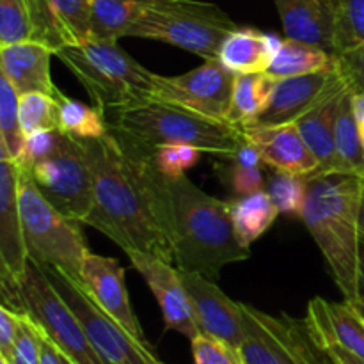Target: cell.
Here are the masks:
<instances>
[{"mask_svg": "<svg viewBox=\"0 0 364 364\" xmlns=\"http://www.w3.org/2000/svg\"><path fill=\"white\" fill-rule=\"evenodd\" d=\"M124 267L116 258L89 252L80 269V281L96 304L109 313L119 326L141 343L149 345L137 315L132 308L130 295L124 284Z\"/></svg>", "mask_w": 364, "mask_h": 364, "instance_id": "15", "label": "cell"}, {"mask_svg": "<svg viewBox=\"0 0 364 364\" xmlns=\"http://www.w3.org/2000/svg\"><path fill=\"white\" fill-rule=\"evenodd\" d=\"M60 297L64 299L78 322L84 327L92 347L109 364H155L156 355L151 345L135 340L123 326L103 311L87 294L80 279L60 270H45Z\"/></svg>", "mask_w": 364, "mask_h": 364, "instance_id": "11", "label": "cell"}, {"mask_svg": "<svg viewBox=\"0 0 364 364\" xmlns=\"http://www.w3.org/2000/svg\"><path fill=\"white\" fill-rule=\"evenodd\" d=\"M45 6L63 46L91 38V0H45Z\"/></svg>", "mask_w": 364, "mask_h": 364, "instance_id": "31", "label": "cell"}, {"mask_svg": "<svg viewBox=\"0 0 364 364\" xmlns=\"http://www.w3.org/2000/svg\"><path fill=\"white\" fill-rule=\"evenodd\" d=\"M348 85H350V82L343 73V78L327 92L326 98L316 103L308 114H304L297 121L299 130H301L306 144L318 160L316 174H326L334 171V130H336L338 109H340L341 98H343Z\"/></svg>", "mask_w": 364, "mask_h": 364, "instance_id": "21", "label": "cell"}, {"mask_svg": "<svg viewBox=\"0 0 364 364\" xmlns=\"http://www.w3.org/2000/svg\"><path fill=\"white\" fill-rule=\"evenodd\" d=\"M343 78L340 64L331 70L301 77L281 78L274 82L269 105L258 121L252 124H284L297 123L316 103L322 102L327 92Z\"/></svg>", "mask_w": 364, "mask_h": 364, "instance_id": "17", "label": "cell"}, {"mask_svg": "<svg viewBox=\"0 0 364 364\" xmlns=\"http://www.w3.org/2000/svg\"><path fill=\"white\" fill-rule=\"evenodd\" d=\"M327 352L331 359H333L334 364H364V361H361L359 358H355L354 354L350 352L343 350V348H338V347H327L323 348Z\"/></svg>", "mask_w": 364, "mask_h": 364, "instance_id": "46", "label": "cell"}, {"mask_svg": "<svg viewBox=\"0 0 364 364\" xmlns=\"http://www.w3.org/2000/svg\"><path fill=\"white\" fill-rule=\"evenodd\" d=\"M274 4L287 38L311 43L334 53V18L327 7L316 0H274Z\"/></svg>", "mask_w": 364, "mask_h": 364, "instance_id": "23", "label": "cell"}, {"mask_svg": "<svg viewBox=\"0 0 364 364\" xmlns=\"http://www.w3.org/2000/svg\"><path fill=\"white\" fill-rule=\"evenodd\" d=\"M316 2L322 4L323 7H327V9L331 11V13H334V9H336V4L338 0H316Z\"/></svg>", "mask_w": 364, "mask_h": 364, "instance_id": "48", "label": "cell"}, {"mask_svg": "<svg viewBox=\"0 0 364 364\" xmlns=\"http://www.w3.org/2000/svg\"><path fill=\"white\" fill-rule=\"evenodd\" d=\"M55 55L102 112L153 98L156 73L146 70L117 41L87 38L63 46Z\"/></svg>", "mask_w": 364, "mask_h": 364, "instance_id": "5", "label": "cell"}, {"mask_svg": "<svg viewBox=\"0 0 364 364\" xmlns=\"http://www.w3.org/2000/svg\"><path fill=\"white\" fill-rule=\"evenodd\" d=\"M220 180L226 183L231 194L237 198L255 194V192L265 191V178H263L262 167H247L242 164L226 160V166H217Z\"/></svg>", "mask_w": 364, "mask_h": 364, "instance_id": "37", "label": "cell"}, {"mask_svg": "<svg viewBox=\"0 0 364 364\" xmlns=\"http://www.w3.org/2000/svg\"><path fill=\"white\" fill-rule=\"evenodd\" d=\"M245 338L240 352L245 364H334L309 333L306 318L269 313L242 304Z\"/></svg>", "mask_w": 364, "mask_h": 364, "instance_id": "9", "label": "cell"}, {"mask_svg": "<svg viewBox=\"0 0 364 364\" xmlns=\"http://www.w3.org/2000/svg\"><path fill=\"white\" fill-rule=\"evenodd\" d=\"M139 162L155 192L176 269L217 281L224 267L251 256L235 235L231 201L206 194L187 176H166L151 160Z\"/></svg>", "mask_w": 364, "mask_h": 364, "instance_id": "2", "label": "cell"}, {"mask_svg": "<svg viewBox=\"0 0 364 364\" xmlns=\"http://www.w3.org/2000/svg\"><path fill=\"white\" fill-rule=\"evenodd\" d=\"M23 134L38 130H59V98L46 92L20 95L18 102Z\"/></svg>", "mask_w": 364, "mask_h": 364, "instance_id": "33", "label": "cell"}, {"mask_svg": "<svg viewBox=\"0 0 364 364\" xmlns=\"http://www.w3.org/2000/svg\"><path fill=\"white\" fill-rule=\"evenodd\" d=\"M347 302H350L352 308H354L355 311H358V315L361 316L363 322H364V294L359 295V297L352 299V301H347Z\"/></svg>", "mask_w": 364, "mask_h": 364, "instance_id": "47", "label": "cell"}, {"mask_svg": "<svg viewBox=\"0 0 364 364\" xmlns=\"http://www.w3.org/2000/svg\"><path fill=\"white\" fill-rule=\"evenodd\" d=\"M308 192L301 219L318 245L343 301L363 295L359 215L364 178L326 173L306 178Z\"/></svg>", "mask_w": 364, "mask_h": 364, "instance_id": "3", "label": "cell"}, {"mask_svg": "<svg viewBox=\"0 0 364 364\" xmlns=\"http://www.w3.org/2000/svg\"><path fill=\"white\" fill-rule=\"evenodd\" d=\"M274 82L267 73H238L226 119L240 128L256 123L269 105Z\"/></svg>", "mask_w": 364, "mask_h": 364, "instance_id": "27", "label": "cell"}, {"mask_svg": "<svg viewBox=\"0 0 364 364\" xmlns=\"http://www.w3.org/2000/svg\"><path fill=\"white\" fill-rule=\"evenodd\" d=\"M39 345H41V358H39V364H64L59 348L50 341V338L46 336L41 329H39Z\"/></svg>", "mask_w": 364, "mask_h": 364, "instance_id": "44", "label": "cell"}, {"mask_svg": "<svg viewBox=\"0 0 364 364\" xmlns=\"http://www.w3.org/2000/svg\"><path fill=\"white\" fill-rule=\"evenodd\" d=\"M338 64L355 91H364V46L338 55Z\"/></svg>", "mask_w": 364, "mask_h": 364, "instance_id": "42", "label": "cell"}, {"mask_svg": "<svg viewBox=\"0 0 364 364\" xmlns=\"http://www.w3.org/2000/svg\"><path fill=\"white\" fill-rule=\"evenodd\" d=\"M242 134L262 155L263 164L274 171L313 176L318 171V160L306 144L297 123L247 124Z\"/></svg>", "mask_w": 364, "mask_h": 364, "instance_id": "18", "label": "cell"}, {"mask_svg": "<svg viewBox=\"0 0 364 364\" xmlns=\"http://www.w3.org/2000/svg\"><path fill=\"white\" fill-rule=\"evenodd\" d=\"M203 151L191 144H166L155 149L149 160L166 176H185L201 160Z\"/></svg>", "mask_w": 364, "mask_h": 364, "instance_id": "36", "label": "cell"}, {"mask_svg": "<svg viewBox=\"0 0 364 364\" xmlns=\"http://www.w3.org/2000/svg\"><path fill=\"white\" fill-rule=\"evenodd\" d=\"M25 169L53 208L84 224L92 206V171L84 141L63 134L52 155Z\"/></svg>", "mask_w": 364, "mask_h": 364, "instance_id": "10", "label": "cell"}, {"mask_svg": "<svg viewBox=\"0 0 364 364\" xmlns=\"http://www.w3.org/2000/svg\"><path fill=\"white\" fill-rule=\"evenodd\" d=\"M352 105H354L355 123H358V132H359V137H361V144L364 149V91H355L354 89V95H352Z\"/></svg>", "mask_w": 364, "mask_h": 364, "instance_id": "45", "label": "cell"}, {"mask_svg": "<svg viewBox=\"0 0 364 364\" xmlns=\"http://www.w3.org/2000/svg\"><path fill=\"white\" fill-rule=\"evenodd\" d=\"M59 130L80 141L100 139L109 134L105 114L98 107L85 105L59 92Z\"/></svg>", "mask_w": 364, "mask_h": 364, "instance_id": "30", "label": "cell"}, {"mask_svg": "<svg viewBox=\"0 0 364 364\" xmlns=\"http://www.w3.org/2000/svg\"><path fill=\"white\" fill-rule=\"evenodd\" d=\"M334 53L341 55L364 46V0H338L333 13Z\"/></svg>", "mask_w": 364, "mask_h": 364, "instance_id": "32", "label": "cell"}, {"mask_svg": "<svg viewBox=\"0 0 364 364\" xmlns=\"http://www.w3.org/2000/svg\"><path fill=\"white\" fill-rule=\"evenodd\" d=\"M191 345L194 364H245L240 348L208 334L201 333L191 340Z\"/></svg>", "mask_w": 364, "mask_h": 364, "instance_id": "38", "label": "cell"}, {"mask_svg": "<svg viewBox=\"0 0 364 364\" xmlns=\"http://www.w3.org/2000/svg\"><path fill=\"white\" fill-rule=\"evenodd\" d=\"M2 358V355H0ZM41 358V345H39V329L31 316L21 313L20 327H18L16 340H14L13 354L7 359L11 364H39Z\"/></svg>", "mask_w": 364, "mask_h": 364, "instance_id": "39", "label": "cell"}, {"mask_svg": "<svg viewBox=\"0 0 364 364\" xmlns=\"http://www.w3.org/2000/svg\"><path fill=\"white\" fill-rule=\"evenodd\" d=\"M2 304L31 316L32 322L75 364H109L92 347L84 327L64 302L48 274L32 262L16 283H0Z\"/></svg>", "mask_w": 364, "mask_h": 364, "instance_id": "8", "label": "cell"}, {"mask_svg": "<svg viewBox=\"0 0 364 364\" xmlns=\"http://www.w3.org/2000/svg\"><path fill=\"white\" fill-rule=\"evenodd\" d=\"M92 171V206L84 224L102 231L124 252L174 263L155 192L141 162L110 134L84 141Z\"/></svg>", "mask_w": 364, "mask_h": 364, "instance_id": "1", "label": "cell"}, {"mask_svg": "<svg viewBox=\"0 0 364 364\" xmlns=\"http://www.w3.org/2000/svg\"><path fill=\"white\" fill-rule=\"evenodd\" d=\"M52 55L55 52L39 41L0 45V73L9 78L18 95L46 92L59 96L60 89L53 84L50 73Z\"/></svg>", "mask_w": 364, "mask_h": 364, "instance_id": "20", "label": "cell"}, {"mask_svg": "<svg viewBox=\"0 0 364 364\" xmlns=\"http://www.w3.org/2000/svg\"><path fill=\"white\" fill-rule=\"evenodd\" d=\"M63 139V132L60 130H38L32 132L25 139V151L23 159L20 160V166L31 167L32 164L38 160L45 159V156L52 155L60 144Z\"/></svg>", "mask_w": 364, "mask_h": 364, "instance_id": "40", "label": "cell"}, {"mask_svg": "<svg viewBox=\"0 0 364 364\" xmlns=\"http://www.w3.org/2000/svg\"><path fill=\"white\" fill-rule=\"evenodd\" d=\"M20 95L9 78L0 73V156L20 162L23 159L25 139L18 110Z\"/></svg>", "mask_w": 364, "mask_h": 364, "instance_id": "29", "label": "cell"}, {"mask_svg": "<svg viewBox=\"0 0 364 364\" xmlns=\"http://www.w3.org/2000/svg\"><path fill=\"white\" fill-rule=\"evenodd\" d=\"M279 210L267 191L242 196L231 201V220L237 240L251 249L262 235H265L276 223Z\"/></svg>", "mask_w": 364, "mask_h": 364, "instance_id": "25", "label": "cell"}, {"mask_svg": "<svg viewBox=\"0 0 364 364\" xmlns=\"http://www.w3.org/2000/svg\"><path fill=\"white\" fill-rule=\"evenodd\" d=\"M0 364H11L6 358H0Z\"/></svg>", "mask_w": 364, "mask_h": 364, "instance_id": "52", "label": "cell"}, {"mask_svg": "<svg viewBox=\"0 0 364 364\" xmlns=\"http://www.w3.org/2000/svg\"><path fill=\"white\" fill-rule=\"evenodd\" d=\"M180 277L191 295L201 333L240 348L245 338V320L240 302L231 301L215 281L201 274L180 270Z\"/></svg>", "mask_w": 364, "mask_h": 364, "instance_id": "14", "label": "cell"}, {"mask_svg": "<svg viewBox=\"0 0 364 364\" xmlns=\"http://www.w3.org/2000/svg\"><path fill=\"white\" fill-rule=\"evenodd\" d=\"M359 230H361V238L364 240V196L361 203V215H359Z\"/></svg>", "mask_w": 364, "mask_h": 364, "instance_id": "49", "label": "cell"}, {"mask_svg": "<svg viewBox=\"0 0 364 364\" xmlns=\"http://www.w3.org/2000/svg\"><path fill=\"white\" fill-rule=\"evenodd\" d=\"M20 173V164L0 156V283H16L28 267L18 199Z\"/></svg>", "mask_w": 364, "mask_h": 364, "instance_id": "16", "label": "cell"}, {"mask_svg": "<svg viewBox=\"0 0 364 364\" xmlns=\"http://www.w3.org/2000/svg\"><path fill=\"white\" fill-rule=\"evenodd\" d=\"M132 267L148 283L159 301L167 331H176L188 340L201 334L191 295L180 277V270L174 269L171 262L142 252H127Z\"/></svg>", "mask_w": 364, "mask_h": 364, "instance_id": "13", "label": "cell"}, {"mask_svg": "<svg viewBox=\"0 0 364 364\" xmlns=\"http://www.w3.org/2000/svg\"><path fill=\"white\" fill-rule=\"evenodd\" d=\"M338 66V55L322 46L287 38L281 43L265 73L274 80L316 73Z\"/></svg>", "mask_w": 364, "mask_h": 364, "instance_id": "24", "label": "cell"}, {"mask_svg": "<svg viewBox=\"0 0 364 364\" xmlns=\"http://www.w3.org/2000/svg\"><path fill=\"white\" fill-rule=\"evenodd\" d=\"M59 352H60V350H59ZM60 355H63V363H64V364H75L73 361H71V359H68L64 354H60Z\"/></svg>", "mask_w": 364, "mask_h": 364, "instance_id": "51", "label": "cell"}, {"mask_svg": "<svg viewBox=\"0 0 364 364\" xmlns=\"http://www.w3.org/2000/svg\"><path fill=\"white\" fill-rule=\"evenodd\" d=\"M21 226L28 262L43 270H60L80 279V269L89 255L87 240L82 233V223L68 219L53 208L32 181L31 173L21 166L20 187Z\"/></svg>", "mask_w": 364, "mask_h": 364, "instance_id": "7", "label": "cell"}, {"mask_svg": "<svg viewBox=\"0 0 364 364\" xmlns=\"http://www.w3.org/2000/svg\"><path fill=\"white\" fill-rule=\"evenodd\" d=\"M146 0H91V38L117 41L128 38Z\"/></svg>", "mask_w": 364, "mask_h": 364, "instance_id": "28", "label": "cell"}, {"mask_svg": "<svg viewBox=\"0 0 364 364\" xmlns=\"http://www.w3.org/2000/svg\"><path fill=\"white\" fill-rule=\"evenodd\" d=\"M306 323L322 348H343L364 361V322L350 302L311 299L306 311Z\"/></svg>", "mask_w": 364, "mask_h": 364, "instance_id": "19", "label": "cell"}, {"mask_svg": "<svg viewBox=\"0 0 364 364\" xmlns=\"http://www.w3.org/2000/svg\"><path fill=\"white\" fill-rule=\"evenodd\" d=\"M361 284H363V294H364V240L361 242Z\"/></svg>", "mask_w": 364, "mask_h": 364, "instance_id": "50", "label": "cell"}, {"mask_svg": "<svg viewBox=\"0 0 364 364\" xmlns=\"http://www.w3.org/2000/svg\"><path fill=\"white\" fill-rule=\"evenodd\" d=\"M283 38L252 27H237L226 36L219 60L233 73H265Z\"/></svg>", "mask_w": 364, "mask_h": 364, "instance_id": "22", "label": "cell"}, {"mask_svg": "<svg viewBox=\"0 0 364 364\" xmlns=\"http://www.w3.org/2000/svg\"><path fill=\"white\" fill-rule=\"evenodd\" d=\"M155 364H160V363H155Z\"/></svg>", "mask_w": 364, "mask_h": 364, "instance_id": "53", "label": "cell"}, {"mask_svg": "<svg viewBox=\"0 0 364 364\" xmlns=\"http://www.w3.org/2000/svg\"><path fill=\"white\" fill-rule=\"evenodd\" d=\"M34 41V25L23 0H0V45Z\"/></svg>", "mask_w": 364, "mask_h": 364, "instance_id": "35", "label": "cell"}, {"mask_svg": "<svg viewBox=\"0 0 364 364\" xmlns=\"http://www.w3.org/2000/svg\"><path fill=\"white\" fill-rule=\"evenodd\" d=\"M352 95H354V89L348 85L338 109L333 173L355 174V176L364 178V149L358 132V123H355Z\"/></svg>", "mask_w": 364, "mask_h": 364, "instance_id": "26", "label": "cell"}, {"mask_svg": "<svg viewBox=\"0 0 364 364\" xmlns=\"http://www.w3.org/2000/svg\"><path fill=\"white\" fill-rule=\"evenodd\" d=\"M237 27L215 4L199 0H146L128 38L155 39L208 60L219 59L224 39Z\"/></svg>", "mask_w": 364, "mask_h": 364, "instance_id": "6", "label": "cell"}, {"mask_svg": "<svg viewBox=\"0 0 364 364\" xmlns=\"http://www.w3.org/2000/svg\"><path fill=\"white\" fill-rule=\"evenodd\" d=\"M267 192L276 203L279 213L291 217H301L308 192V181L304 176L274 171L267 181Z\"/></svg>", "mask_w": 364, "mask_h": 364, "instance_id": "34", "label": "cell"}, {"mask_svg": "<svg viewBox=\"0 0 364 364\" xmlns=\"http://www.w3.org/2000/svg\"><path fill=\"white\" fill-rule=\"evenodd\" d=\"M235 78L237 73L228 70L219 59H208L183 75H155L153 98L185 107L206 117L228 121Z\"/></svg>", "mask_w": 364, "mask_h": 364, "instance_id": "12", "label": "cell"}, {"mask_svg": "<svg viewBox=\"0 0 364 364\" xmlns=\"http://www.w3.org/2000/svg\"><path fill=\"white\" fill-rule=\"evenodd\" d=\"M109 134L132 159L149 160L166 144H191L203 153L231 160L244 141L240 127L185 107L148 98L105 110Z\"/></svg>", "mask_w": 364, "mask_h": 364, "instance_id": "4", "label": "cell"}, {"mask_svg": "<svg viewBox=\"0 0 364 364\" xmlns=\"http://www.w3.org/2000/svg\"><path fill=\"white\" fill-rule=\"evenodd\" d=\"M231 160L237 164H242V166H247V167L265 166V164H263L262 155H259V151L256 149V146L251 144V142H249L245 137H244V141H242L240 148L237 149V153H235V156Z\"/></svg>", "mask_w": 364, "mask_h": 364, "instance_id": "43", "label": "cell"}, {"mask_svg": "<svg viewBox=\"0 0 364 364\" xmlns=\"http://www.w3.org/2000/svg\"><path fill=\"white\" fill-rule=\"evenodd\" d=\"M21 313L14 311V309L7 308V306H0V355L2 358H11L14 347V340H16L18 327H20Z\"/></svg>", "mask_w": 364, "mask_h": 364, "instance_id": "41", "label": "cell"}]
</instances>
